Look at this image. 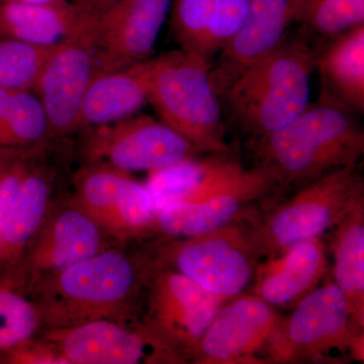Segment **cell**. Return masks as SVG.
I'll use <instances>...</instances> for the list:
<instances>
[{"label":"cell","mask_w":364,"mask_h":364,"mask_svg":"<svg viewBox=\"0 0 364 364\" xmlns=\"http://www.w3.org/2000/svg\"><path fill=\"white\" fill-rule=\"evenodd\" d=\"M318 52L305 36L287 38L223 88L220 100L246 135L259 141L293 122L308 107Z\"/></svg>","instance_id":"6da1fadb"},{"label":"cell","mask_w":364,"mask_h":364,"mask_svg":"<svg viewBox=\"0 0 364 364\" xmlns=\"http://www.w3.org/2000/svg\"><path fill=\"white\" fill-rule=\"evenodd\" d=\"M255 144L258 164L272 170L280 186H287L358 166L364 153V133L356 114L320 97L293 122Z\"/></svg>","instance_id":"7a4b0ae2"},{"label":"cell","mask_w":364,"mask_h":364,"mask_svg":"<svg viewBox=\"0 0 364 364\" xmlns=\"http://www.w3.org/2000/svg\"><path fill=\"white\" fill-rule=\"evenodd\" d=\"M41 323L50 329L129 317L139 287L130 258L104 250L31 284Z\"/></svg>","instance_id":"3957f363"},{"label":"cell","mask_w":364,"mask_h":364,"mask_svg":"<svg viewBox=\"0 0 364 364\" xmlns=\"http://www.w3.org/2000/svg\"><path fill=\"white\" fill-rule=\"evenodd\" d=\"M212 59L196 54L163 53L148 102L160 121L183 136L198 153L228 155L221 100L212 80Z\"/></svg>","instance_id":"277c9868"},{"label":"cell","mask_w":364,"mask_h":364,"mask_svg":"<svg viewBox=\"0 0 364 364\" xmlns=\"http://www.w3.org/2000/svg\"><path fill=\"white\" fill-rule=\"evenodd\" d=\"M363 193L358 166L345 167L304 184L296 195L248 228L258 259L334 229Z\"/></svg>","instance_id":"5b68a950"},{"label":"cell","mask_w":364,"mask_h":364,"mask_svg":"<svg viewBox=\"0 0 364 364\" xmlns=\"http://www.w3.org/2000/svg\"><path fill=\"white\" fill-rule=\"evenodd\" d=\"M74 2L79 6L77 21L57 43L35 90L47 112L50 136L77 132L81 102L95 76L102 16L112 4L105 0Z\"/></svg>","instance_id":"8992f818"},{"label":"cell","mask_w":364,"mask_h":364,"mask_svg":"<svg viewBox=\"0 0 364 364\" xmlns=\"http://www.w3.org/2000/svg\"><path fill=\"white\" fill-rule=\"evenodd\" d=\"M335 350L349 351L363 361V331L352 324L341 289L329 282L299 299L289 317L280 318L265 353L269 363H287L324 358Z\"/></svg>","instance_id":"52a82bcc"},{"label":"cell","mask_w":364,"mask_h":364,"mask_svg":"<svg viewBox=\"0 0 364 364\" xmlns=\"http://www.w3.org/2000/svg\"><path fill=\"white\" fill-rule=\"evenodd\" d=\"M160 246L164 267L181 273L208 293L231 299L252 282L257 256L243 222Z\"/></svg>","instance_id":"ba28073f"},{"label":"cell","mask_w":364,"mask_h":364,"mask_svg":"<svg viewBox=\"0 0 364 364\" xmlns=\"http://www.w3.org/2000/svg\"><path fill=\"white\" fill-rule=\"evenodd\" d=\"M228 301L163 267L151 277L144 326L177 360L191 358L205 330Z\"/></svg>","instance_id":"9c48e42d"},{"label":"cell","mask_w":364,"mask_h":364,"mask_svg":"<svg viewBox=\"0 0 364 364\" xmlns=\"http://www.w3.org/2000/svg\"><path fill=\"white\" fill-rule=\"evenodd\" d=\"M82 131L88 162L104 163L129 173L166 168L198 153L173 129L148 114H133Z\"/></svg>","instance_id":"30bf717a"},{"label":"cell","mask_w":364,"mask_h":364,"mask_svg":"<svg viewBox=\"0 0 364 364\" xmlns=\"http://www.w3.org/2000/svg\"><path fill=\"white\" fill-rule=\"evenodd\" d=\"M90 164L78 176L75 207L114 236L148 232L156 213L145 184L111 165Z\"/></svg>","instance_id":"8fae6325"},{"label":"cell","mask_w":364,"mask_h":364,"mask_svg":"<svg viewBox=\"0 0 364 364\" xmlns=\"http://www.w3.org/2000/svg\"><path fill=\"white\" fill-rule=\"evenodd\" d=\"M280 316L274 306L255 294H240L228 301L198 342L196 363H264L258 358L277 331Z\"/></svg>","instance_id":"7c38bea8"},{"label":"cell","mask_w":364,"mask_h":364,"mask_svg":"<svg viewBox=\"0 0 364 364\" xmlns=\"http://www.w3.org/2000/svg\"><path fill=\"white\" fill-rule=\"evenodd\" d=\"M68 364L178 363L145 326L132 328L116 320H97L46 335Z\"/></svg>","instance_id":"4fadbf2b"},{"label":"cell","mask_w":364,"mask_h":364,"mask_svg":"<svg viewBox=\"0 0 364 364\" xmlns=\"http://www.w3.org/2000/svg\"><path fill=\"white\" fill-rule=\"evenodd\" d=\"M172 0H116L102 16L95 75L151 58Z\"/></svg>","instance_id":"5bb4252c"},{"label":"cell","mask_w":364,"mask_h":364,"mask_svg":"<svg viewBox=\"0 0 364 364\" xmlns=\"http://www.w3.org/2000/svg\"><path fill=\"white\" fill-rule=\"evenodd\" d=\"M102 231L78 208L61 210L42 224L16 265V275L33 284L102 252L105 250Z\"/></svg>","instance_id":"9a60e30c"},{"label":"cell","mask_w":364,"mask_h":364,"mask_svg":"<svg viewBox=\"0 0 364 364\" xmlns=\"http://www.w3.org/2000/svg\"><path fill=\"white\" fill-rule=\"evenodd\" d=\"M306 0H250L245 21L238 33L220 51L212 66L218 95L246 67L267 56L287 38L298 23Z\"/></svg>","instance_id":"2e32d148"},{"label":"cell","mask_w":364,"mask_h":364,"mask_svg":"<svg viewBox=\"0 0 364 364\" xmlns=\"http://www.w3.org/2000/svg\"><path fill=\"white\" fill-rule=\"evenodd\" d=\"M274 179L208 196L195 203H168L155 214L149 231L172 238L196 236L233 223L255 217V203L279 188Z\"/></svg>","instance_id":"e0dca14e"},{"label":"cell","mask_w":364,"mask_h":364,"mask_svg":"<svg viewBox=\"0 0 364 364\" xmlns=\"http://www.w3.org/2000/svg\"><path fill=\"white\" fill-rule=\"evenodd\" d=\"M328 259L320 237L299 241L257 263L252 294L272 306L296 305L327 273Z\"/></svg>","instance_id":"ac0fdd59"},{"label":"cell","mask_w":364,"mask_h":364,"mask_svg":"<svg viewBox=\"0 0 364 364\" xmlns=\"http://www.w3.org/2000/svg\"><path fill=\"white\" fill-rule=\"evenodd\" d=\"M162 54L93 77L79 111L77 131L133 116L149 97Z\"/></svg>","instance_id":"d6986e66"},{"label":"cell","mask_w":364,"mask_h":364,"mask_svg":"<svg viewBox=\"0 0 364 364\" xmlns=\"http://www.w3.org/2000/svg\"><path fill=\"white\" fill-rule=\"evenodd\" d=\"M318 52L317 67L322 80L321 97L356 114L364 112V25L332 38Z\"/></svg>","instance_id":"ffe728a7"},{"label":"cell","mask_w":364,"mask_h":364,"mask_svg":"<svg viewBox=\"0 0 364 364\" xmlns=\"http://www.w3.org/2000/svg\"><path fill=\"white\" fill-rule=\"evenodd\" d=\"M331 251L334 282L346 299L355 329L364 328V193L333 229Z\"/></svg>","instance_id":"44dd1931"},{"label":"cell","mask_w":364,"mask_h":364,"mask_svg":"<svg viewBox=\"0 0 364 364\" xmlns=\"http://www.w3.org/2000/svg\"><path fill=\"white\" fill-rule=\"evenodd\" d=\"M51 195V176L30 166L7 213L0 240V265L16 267L39 231Z\"/></svg>","instance_id":"7402d4cb"},{"label":"cell","mask_w":364,"mask_h":364,"mask_svg":"<svg viewBox=\"0 0 364 364\" xmlns=\"http://www.w3.org/2000/svg\"><path fill=\"white\" fill-rule=\"evenodd\" d=\"M79 16L74 1L32 4L7 0L0 4V35L37 45H55L70 33Z\"/></svg>","instance_id":"603a6c76"},{"label":"cell","mask_w":364,"mask_h":364,"mask_svg":"<svg viewBox=\"0 0 364 364\" xmlns=\"http://www.w3.org/2000/svg\"><path fill=\"white\" fill-rule=\"evenodd\" d=\"M50 136L49 119L33 91H16L0 117V148L33 147Z\"/></svg>","instance_id":"cb8c5ba5"},{"label":"cell","mask_w":364,"mask_h":364,"mask_svg":"<svg viewBox=\"0 0 364 364\" xmlns=\"http://www.w3.org/2000/svg\"><path fill=\"white\" fill-rule=\"evenodd\" d=\"M55 45H37L0 35V86L35 92Z\"/></svg>","instance_id":"d4e9b609"},{"label":"cell","mask_w":364,"mask_h":364,"mask_svg":"<svg viewBox=\"0 0 364 364\" xmlns=\"http://www.w3.org/2000/svg\"><path fill=\"white\" fill-rule=\"evenodd\" d=\"M298 23L309 40L332 39L364 25V0H306Z\"/></svg>","instance_id":"484cf974"},{"label":"cell","mask_w":364,"mask_h":364,"mask_svg":"<svg viewBox=\"0 0 364 364\" xmlns=\"http://www.w3.org/2000/svg\"><path fill=\"white\" fill-rule=\"evenodd\" d=\"M170 28L182 52L212 59V2L210 0H172Z\"/></svg>","instance_id":"4316f807"},{"label":"cell","mask_w":364,"mask_h":364,"mask_svg":"<svg viewBox=\"0 0 364 364\" xmlns=\"http://www.w3.org/2000/svg\"><path fill=\"white\" fill-rule=\"evenodd\" d=\"M41 324L35 304L11 287H0V351H9L32 339Z\"/></svg>","instance_id":"83f0119b"},{"label":"cell","mask_w":364,"mask_h":364,"mask_svg":"<svg viewBox=\"0 0 364 364\" xmlns=\"http://www.w3.org/2000/svg\"><path fill=\"white\" fill-rule=\"evenodd\" d=\"M210 51L214 56L240 30L247 16L250 0H210Z\"/></svg>","instance_id":"f1b7e54d"},{"label":"cell","mask_w":364,"mask_h":364,"mask_svg":"<svg viewBox=\"0 0 364 364\" xmlns=\"http://www.w3.org/2000/svg\"><path fill=\"white\" fill-rule=\"evenodd\" d=\"M26 158L21 154L16 157L0 179V240L7 213L23 177L30 168V164L26 162Z\"/></svg>","instance_id":"f546056e"},{"label":"cell","mask_w":364,"mask_h":364,"mask_svg":"<svg viewBox=\"0 0 364 364\" xmlns=\"http://www.w3.org/2000/svg\"><path fill=\"white\" fill-rule=\"evenodd\" d=\"M9 363L28 364H68L56 347L45 339L44 343L31 344V340L11 349Z\"/></svg>","instance_id":"4dcf8cb0"},{"label":"cell","mask_w":364,"mask_h":364,"mask_svg":"<svg viewBox=\"0 0 364 364\" xmlns=\"http://www.w3.org/2000/svg\"><path fill=\"white\" fill-rule=\"evenodd\" d=\"M21 149H6L0 148V179L4 172L9 168V165L14 162L16 157L20 156Z\"/></svg>","instance_id":"1f68e13d"},{"label":"cell","mask_w":364,"mask_h":364,"mask_svg":"<svg viewBox=\"0 0 364 364\" xmlns=\"http://www.w3.org/2000/svg\"><path fill=\"white\" fill-rule=\"evenodd\" d=\"M14 92H16V91L6 90V88L0 86V117L6 112Z\"/></svg>","instance_id":"d6a6232c"},{"label":"cell","mask_w":364,"mask_h":364,"mask_svg":"<svg viewBox=\"0 0 364 364\" xmlns=\"http://www.w3.org/2000/svg\"><path fill=\"white\" fill-rule=\"evenodd\" d=\"M18 1L26 2V4H47L57 1V0H18Z\"/></svg>","instance_id":"836d02e7"}]
</instances>
